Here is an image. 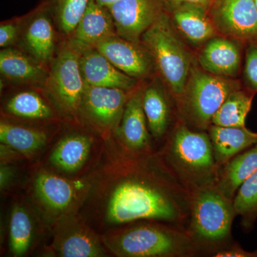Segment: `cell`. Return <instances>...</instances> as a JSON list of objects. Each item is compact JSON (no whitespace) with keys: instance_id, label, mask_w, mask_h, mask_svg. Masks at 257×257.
Instances as JSON below:
<instances>
[{"instance_id":"1","label":"cell","mask_w":257,"mask_h":257,"mask_svg":"<svg viewBox=\"0 0 257 257\" xmlns=\"http://www.w3.org/2000/svg\"><path fill=\"white\" fill-rule=\"evenodd\" d=\"M191 196L157 151H130L113 135L104 140L92 187L79 214L100 234L144 220L187 227Z\"/></svg>"},{"instance_id":"2","label":"cell","mask_w":257,"mask_h":257,"mask_svg":"<svg viewBox=\"0 0 257 257\" xmlns=\"http://www.w3.org/2000/svg\"><path fill=\"white\" fill-rule=\"evenodd\" d=\"M101 235L111 256H207L204 248L183 225L139 221L108 230Z\"/></svg>"},{"instance_id":"3","label":"cell","mask_w":257,"mask_h":257,"mask_svg":"<svg viewBox=\"0 0 257 257\" xmlns=\"http://www.w3.org/2000/svg\"><path fill=\"white\" fill-rule=\"evenodd\" d=\"M157 152L189 192L216 185L220 167L207 131L192 130L178 119Z\"/></svg>"},{"instance_id":"4","label":"cell","mask_w":257,"mask_h":257,"mask_svg":"<svg viewBox=\"0 0 257 257\" xmlns=\"http://www.w3.org/2000/svg\"><path fill=\"white\" fill-rule=\"evenodd\" d=\"M94 169L69 178L41 164L31 168L25 184L27 199L49 229L62 216L79 213L92 187Z\"/></svg>"},{"instance_id":"5","label":"cell","mask_w":257,"mask_h":257,"mask_svg":"<svg viewBox=\"0 0 257 257\" xmlns=\"http://www.w3.org/2000/svg\"><path fill=\"white\" fill-rule=\"evenodd\" d=\"M141 43L151 56L157 75L176 104L183 94L195 60L174 27L168 12L144 33Z\"/></svg>"},{"instance_id":"6","label":"cell","mask_w":257,"mask_h":257,"mask_svg":"<svg viewBox=\"0 0 257 257\" xmlns=\"http://www.w3.org/2000/svg\"><path fill=\"white\" fill-rule=\"evenodd\" d=\"M236 216L233 199L216 186L197 189L191 196L187 229L207 256L214 257L234 242L232 224Z\"/></svg>"},{"instance_id":"7","label":"cell","mask_w":257,"mask_h":257,"mask_svg":"<svg viewBox=\"0 0 257 257\" xmlns=\"http://www.w3.org/2000/svg\"><path fill=\"white\" fill-rule=\"evenodd\" d=\"M240 88L239 81L209 73L195 61L183 94L176 103L178 119L192 130L207 131L225 99Z\"/></svg>"},{"instance_id":"8","label":"cell","mask_w":257,"mask_h":257,"mask_svg":"<svg viewBox=\"0 0 257 257\" xmlns=\"http://www.w3.org/2000/svg\"><path fill=\"white\" fill-rule=\"evenodd\" d=\"M81 50L82 46L71 39L62 40L44 88L64 121L77 126H82L80 108L86 86L79 63Z\"/></svg>"},{"instance_id":"9","label":"cell","mask_w":257,"mask_h":257,"mask_svg":"<svg viewBox=\"0 0 257 257\" xmlns=\"http://www.w3.org/2000/svg\"><path fill=\"white\" fill-rule=\"evenodd\" d=\"M104 140L84 126L74 125L50 149L41 165L59 175L77 178L97 165Z\"/></svg>"},{"instance_id":"10","label":"cell","mask_w":257,"mask_h":257,"mask_svg":"<svg viewBox=\"0 0 257 257\" xmlns=\"http://www.w3.org/2000/svg\"><path fill=\"white\" fill-rule=\"evenodd\" d=\"M51 241L44 247L43 254L59 257L111 256L102 235L77 214L62 216L50 228Z\"/></svg>"},{"instance_id":"11","label":"cell","mask_w":257,"mask_h":257,"mask_svg":"<svg viewBox=\"0 0 257 257\" xmlns=\"http://www.w3.org/2000/svg\"><path fill=\"white\" fill-rule=\"evenodd\" d=\"M135 90L86 84L80 108L82 126L103 140L110 138L119 126L126 102Z\"/></svg>"},{"instance_id":"12","label":"cell","mask_w":257,"mask_h":257,"mask_svg":"<svg viewBox=\"0 0 257 257\" xmlns=\"http://www.w3.org/2000/svg\"><path fill=\"white\" fill-rule=\"evenodd\" d=\"M62 40L50 11L40 2L36 8L22 16L21 30L15 47L50 68Z\"/></svg>"},{"instance_id":"13","label":"cell","mask_w":257,"mask_h":257,"mask_svg":"<svg viewBox=\"0 0 257 257\" xmlns=\"http://www.w3.org/2000/svg\"><path fill=\"white\" fill-rule=\"evenodd\" d=\"M22 87L5 99L2 105V116L14 121L42 126L64 121L45 89Z\"/></svg>"},{"instance_id":"14","label":"cell","mask_w":257,"mask_h":257,"mask_svg":"<svg viewBox=\"0 0 257 257\" xmlns=\"http://www.w3.org/2000/svg\"><path fill=\"white\" fill-rule=\"evenodd\" d=\"M209 13L221 35L241 42L257 38L255 0H213Z\"/></svg>"},{"instance_id":"15","label":"cell","mask_w":257,"mask_h":257,"mask_svg":"<svg viewBox=\"0 0 257 257\" xmlns=\"http://www.w3.org/2000/svg\"><path fill=\"white\" fill-rule=\"evenodd\" d=\"M119 36L141 44L145 32L167 12L163 0H119L109 8Z\"/></svg>"},{"instance_id":"16","label":"cell","mask_w":257,"mask_h":257,"mask_svg":"<svg viewBox=\"0 0 257 257\" xmlns=\"http://www.w3.org/2000/svg\"><path fill=\"white\" fill-rule=\"evenodd\" d=\"M94 47L116 68L141 82L157 74L151 56L142 43H135L116 35Z\"/></svg>"},{"instance_id":"17","label":"cell","mask_w":257,"mask_h":257,"mask_svg":"<svg viewBox=\"0 0 257 257\" xmlns=\"http://www.w3.org/2000/svg\"><path fill=\"white\" fill-rule=\"evenodd\" d=\"M143 104L152 139L163 143L178 121H174L178 114L175 100L157 74L143 82Z\"/></svg>"},{"instance_id":"18","label":"cell","mask_w":257,"mask_h":257,"mask_svg":"<svg viewBox=\"0 0 257 257\" xmlns=\"http://www.w3.org/2000/svg\"><path fill=\"white\" fill-rule=\"evenodd\" d=\"M47 227L32 204L18 199L10 208L8 219V251L11 256L23 257L32 253L44 228Z\"/></svg>"},{"instance_id":"19","label":"cell","mask_w":257,"mask_h":257,"mask_svg":"<svg viewBox=\"0 0 257 257\" xmlns=\"http://www.w3.org/2000/svg\"><path fill=\"white\" fill-rule=\"evenodd\" d=\"M143 82L128 99L114 136L122 146L130 151L148 154L156 150L144 111Z\"/></svg>"},{"instance_id":"20","label":"cell","mask_w":257,"mask_h":257,"mask_svg":"<svg viewBox=\"0 0 257 257\" xmlns=\"http://www.w3.org/2000/svg\"><path fill=\"white\" fill-rule=\"evenodd\" d=\"M79 63L83 78L88 85L133 91L142 82L116 68L94 47L82 46Z\"/></svg>"},{"instance_id":"21","label":"cell","mask_w":257,"mask_h":257,"mask_svg":"<svg viewBox=\"0 0 257 257\" xmlns=\"http://www.w3.org/2000/svg\"><path fill=\"white\" fill-rule=\"evenodd\" d=\"M49 68L18 47L0 51L1 82L19 87L45 88Z\"/></svg>"},{"instance_id":"22","label":"cell","mask_w":257,"mask_h":257,"mask_svg":"<svg viewBox=\"0 0 257 257\" xmlns=\"http://www.w3.org/2000/svg\"><path fill=\"white\" fill-rule=\"evenodd\" d=\"M239 40L227 37H212L204 43L197 57L201 68L219 77L234 78L239 73L241 46Z\"/></svg>"},{"instance_id":"23","label":"cell","mask_w":257,"mask_h":257,"mask_svg":"<svg viewBox=\"0 0 257 257\" xmlns=\"http://www.w3.org/2000/svg\"><path fill=\"white\" fill-rule=\"evenodd\" d=\"M52 134L42 125L14 121L2 116L0 143L14 149L32 160L43 151L52 140Z\"/></svg>"},{"instance_id":"24","label":"cell","mask_w":257,"mask_h":257,"mask_svg":"<svg viewBox=\"0 0 257 257\" xmlns=\"http://www.w3.org/2000/svg\"><path fill=\"white\" fill-rule=\"evenodd\" d=\"M168 13L179 35L194 46L203 45L217 35L209 10L205 7L186 3L176 7Z\"/></svg>"},{"instance_id":"25","label":"cell","mask_w":257,"mask_h":257,"mask_svg":"<svg viewBox=\"0 0 257 257\" xmlns=\"http://www.w3.org/2000/svg\"><path fill=\"white\" fill-rule=\"evenodd\" d=\"M117 35L114 20L106 7L89 0L84 14L69 39L82 46L94 47L99 42Z\"/></svg>"},{"instance_id":"26","label":"cell","mask_w":257,"mask_h":257,"mask_svg":"<svg viewBox=\"0 0 257 257\" xmlns=\"http://www.w3.org/2000/svg\"><path fill=\"white\" fill-rule=\"evenodd\" d=\"M207 133L213 153L219 167L240 152L257 145V133L246 126H220L211 124Z\"/></svg>"},{"instance_id":"27","label":"cell","mask_w":257,"mask_h":257,"mask_svg":"<svg viewBox=\"0 0 257 257\" xmlns=\"http://www.w3.org/2000/svg\"><path fill=\"white\" fill-rule=\"evenodd\" d=\"M257 171V145L240 152L219 168L216 187L234 199L240 186Z\"/></svg>"},{"instance_id":"28","label":"cell","mask_w":257,"mask_h":257,"mask_svg":"<svg viewBox=\"0 0 257 257\" xmlns=\"http://www.w3.org/2000/svg\"><path fill=\"white\" fill-rule=\"evenodd\" d=\"M256 93L240 88L227 96L211 120V124L220 126H245Z\"/></svg>"},{"instance_id":"29","label":"cell","mask_w":257,"mask_h":257,"mask_svg":"<svg viewBox=\"0 0 257 257\" xmlns=\"http://www.w3.org/2000/svg\"><path fill=\"white\" fill-rule=\"evenodd\" d=\"M89 0H41L50 11L62 39H68L82 18Z\"/></svg>"},{"instance_id":"30","label":"cell","mask_w":257,"mask_h":257,"mask_svg":"<svg viewBox=\"0 0 257 257\" xmlns=\"http://www.w3.org/2000/svg\"><path fill=\"white\" fill-rule=\"evenodd\" d=\"M233 203L236 215L241 217V228L250 232L257 221V171L240 186Z\"/></svg>"},{"instance_id":"31","label":"cell","mask_w":257,"mask_h":257,"mask_svg":"<svg viewBox=\"0 0 257 257\" xmlns=\"http://www.w3.org/2000/svg\"><path fill=\"white\" fill-rule=\"evenodd\" d=\"M22 16L15 17L0 24V47H16L21 30Z\"/></svg>"},{"instance_id":"32","label":"cell","mask_w":257,"mask_h":257,"mask_svg":"<svg viewBox=\"0 0 257 257\" xmlns=\"http://www.w3.org/2000/svg\"><path fill=\"white\" fill-rule=\"evenodd\" d=\"M243 79L246 89L257 92V44L251 43L246 51Z\"/></svg>"},{"instance_id":"33","label":"cell","mask_w":257,"mask_h":257,"mask_svg":"<svg viewBox=\"0 0 257 257\" xmlns=\"http://www.w3.org/2000/svg\"><path fill=\"white\" fill-rule=\"evenodd\" d=\"M18 167L15 165H1L0 167V188L1 192L9 190L13 187L18 175Z\"/></svg>"},{"instance_id":"34","label":"cell","mask_w":257,"mask_h":257,"mask_svg":"<svg viewBox=\"0 0 257 257\" xmlns=\"http://www.w3.org/2000/svg\"><path fill=\"white\" fill-rule=\"evenodd\" d=\"M0 157H1V165H18L23 160H28L14 149L2 143L0 147Z\"/></svg>"},{"instance_id":"35","label":"cell","mask_w":257,"mask_h":257,"mask_svg":"<svg viewBox=\"0 0 257 257\" xmlns=\"http://www.w3.org/2000/svg\"><path fill=\"white\" fill-rule=\"evenodd\" d=\"M214 257H257V248L253 251H246L234 241L229 248L216 253Z\"/></svg>"},{"instance_id":"36","label":"cell","mask_w":257,"mask_h":257,"mask_svg":"<svg viewBox=\"0 0 257 257\" xmlns=\"http://www.w3.org/2000/svg\"><path fill=\"white\" fill-rule=\"evenodd\" d=\"M212 1L213 0H163L167 12L173 9L176 7L179 6V5L186 4V3L202 5V6L205 7L206 8L209 10Z\"/></svg>"},{"instance_id":"37","label":"cell","mask_w":257,"mask_h":257,"mask_svg":"<svg viewBox=\"0 0 257 257\" xmlns=\"http://www.w3.org/2000/svg\"><path fill=\"white\" fill-rule=\"evenodd\" d=\"M95 1L98 4L101 5V6L109 8L111 5L114 4V3L119 1V0H95Z\"/></svg>"},{"instance_id":"38","label":"cell","mask_w":257,"mask_h":257,"mask_svg":"<svg viewBox=\"0 0 257 257\" xmlns=\"http://www.w3.org/2000/svg\"><path fill=\"white\" fill-rule=\"evenodd\" d=\"M255 3H256V8H257V0H255Z\"/></svg>"}]
</instances>
